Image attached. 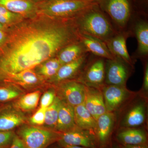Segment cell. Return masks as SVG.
<instances>
[{
    "instance_id": "obj_41",
    "label": "cell",
    "mask_w": 148,
    "mask_h": 148,
    "mask_svg": "<svg viewBox=\"0 0 148 148\" xmlns=\"http://www.w3.org/2000/svg\"><path fill=\"white\" fill-rule=\"evenodd\" d=\"M58 148V147H54V148Z\"/></svg>"
},
{
    "instance_id": "obj_19",
    "label": "cell",
    "mask_w": 148,
    "mask_h": 148,
    "mask_svg": "<svg viewBox=\"0 0 148 148\" xmlns=\"http://www.w3.org/2000/svg\"><path fill=\"white\" fill-rule=\"evenodd\" d=\"M75 122L78 128L85 130L94 131L96 121L88 110L84 104L74 107Z\"/></svg>"
},
{
    "instance_id": "obj_4",
    "label": "cell",
    "mask_w": 148,
    "mask_h": 148,
    "mask_svg": "<svg viewBox=\"0 0 148 148\" xmlns=\"http://www.w3.org/2000/svg\"><path fill=\"white\" fill-rule=\"evenodd\" d=\"M15 134L26 148H47L57 142L61 133L36 126H24L18 129Z\"/></svg>"
},
{
    "instance_id": "obj_33",
    "label": "cell",
    "mask_w": 148,
    "mask_h": 148,
    "mask_svg": "<svg viewBox=\"0 0 148 148\" xmlns=\"http://www.w3.org/2000/svg\"><path fill=\"white\" fill-rule=\"evenodd\" d=\"M9 148H26L21 140L15 134L12 143Z\"/></svg>"
},
{
    "instance_id": "obj_9",
    "label": "cell",
    "mask_w": 148,
    "mask_h": 148,
    "mask_svg": "<svg viewBox=\"0 0 148 148\" xmlns=\"http://www.w3.org/2000/svg\"><path fill=\"white\" fill-rule=\"evenodd\" d=\"M103 94L107 112L119 108L129 98L130 92L125 86L108 85L103 88Z\"/></svg>"
},
{
    "instance_id": "obj_26",
    "label": "cell",
    "mask_w": 148,
    "mask_h": 148,
    "mask_svg": "<svg viewBox=\"0 0 148 148\" xmlns=\"http://www.w3.org/2000/svg\"><path fill=\"white\" fill-rule=\"evenodd\" d=\"M40 92L39 91L27 93L18 100L17 106L22 110L29 111L35 110L39 101Z\"/></svg>"
},
{
    "instance_id": "obj_17",
    "label": "cell",
    "mask_w": 148,
    "mask_h": 148,
    "mask_svg": "<svg viewBox=\"0 0 148 148\" xmlns=\"http://www.w3.org/2000/svg\"><path fill=\"white\" fill-rule=\"evenodd\" d=\"M88 55V53H86L75 61L62 65L55 75L51 78V82L58 84L73 76L84 66Z\"/></svg>"
},
{
    "instance_id": "obj_7",
    "label": "cell",
    "mask_w": 148,
    "mask_h": 148,
    "mask_svg": "<svg viewBox=\"0 0 148 148\" xmlns=\"http://www.w3.org/2000/svg\"><path fill=\"white\" fill-rule=\"evenodd\" d=\"M127 63L120 58L107 59L105 81L108 85L125 86L129 75Z\"/></svg>"
},
{
    "instance_id": "obj_12",
    "label": "cell",
    "mask_w": 148,
    "mask_h": 148,
    "mask_svg": "<svg viewBox=\"0 0 148 148\" xmlns=\"http://www.w3.org/2000/svg\"><path fill=\"white\" fill-rule=\"evenodd\" d=\"M79 38L88 52L104 59H112L115 57L111 53L106 42L100 39L79 32Z\"/></svg>"
},
{
    "instance_id": "obj_22",
    "label": "cell",
    "mask_w": 148,
    "mask_h": 148,
    "mask_svg": "<svg viewBox=\"0 0 148 148\" xmlns=\"http://www.w3.org/2000/svg\"><path fill=\"white\" fill-rule=\"evenodd\" d=\"M145 119V107L143 103H139L132 107L125 117L123 125L133 127L143 124Z\"/></svg>"
},
{
    "instance_id": "obj_30",
    "label": "cell",
    "mask_w": 148,
    "mask_h": 148,
    "mask_svg": "<svg viewBox=\"0 0 148 148\" xmlns=\"http://www.w3.org/2000/svg\"><path fill=\"white\" fill-rule=\"evenodd\" d=\"M56 97L55 90H48L44 93L40 99V108H47L50 106L54 102Z\"/></svg>"
},
{
    "instance_id": "obj_24",
    "label": "cell",
    "mask_w": 148,
    "mask_h": 148,
    "mask_svg": "<svg viewBox=\"0 0 148 148\" xmlns=\"http://www.w3.org/2000/svg\"><path fill=\"white\" fill-rule=\"evenodd\" d=\"M135 32L138 42V52L141 56L148 53V24L145 21L138 22L135 28Z\"/></svg>"
},
{
    "instance_id": "obj_40",
    "label": "cell",
    "mask_w": 148,
    "mask_h": 148,
    "mask_svg": "<svg viewBox=\"0 0 148 148\" xmlns=\"http://www.w3.org/2000/svg\"><path fill=\"white\" fill-rule=\"evenodd\" d=\"M84 1H95V0H84Z\"/></svg>"
},
{
    "instance_id": "obj_21",
    "label": "cell",
    "mask_w": 148,
    "mask_h": 148,
    "mask_svg": "<svg viewBox=\"0 0 148 148\" xmlns=\"http://www.w3.org/2000/svg\"><path fill=\"white\" fill-rule=\"evenodd\" d=\"M123 145H145L147 141L145 132L141 129L128 128L121 131L117 136Z\"/></svg>"
},
{
    "instance_id": "obj_34",
    "label": "cell",
    "mask_w": 148,
    "mask_h": 148,
    "mask_svg": "<svg viewBox=\"0 0 148 148\" xmlns=\"http://www.w3.org/2000/svg\"><path fill=\"white\" fill-rule=\"evenodd\" d=\"M143 88L146 91L148 89V65L147 64L145 68V73H144V82H143Z\"/></svg>"
},
{
    "instance_id": "obj_27",
    "label": "cell",
    "mask_w": 148,
    "mask_h": 148,
    "mask_svg": "<svg viewBox=\"0 0 148 148\" xmlns=\"http://www.w3.org/2000/svg\"><path fill=\"white\" fill-rule=\"evenodd\" d=\"M61 66L58 58H50L41 65L39 68L38 74L51 79L55 75Z\"/></svg>"
},
{
    "instance_id": "obj_11",
    "label": "cell",
    "mask_w": 148,
    "mask_h": 148,
    "mask_svg": "<svg viewBox=\"0 0 148 148\" xmlns=\"http://www.w3.org/2000/svg\"><path fill=\"white\" fill-rule=\"evenodd\" d=\"M85 106L95 120L107 112L103 92L101 89L86 86Z\"/></svg>"
},
{
    "instance_id": "obj_39",
    "label": "cell",
    "mask_w": 148,
    "mask_h": 148,
    "mask_svg": "<svg viewBox=\"0 0 148 148\" xmlns=\"http://www.w3.org/2000/svg\"><path fill=\"white\" fill-rule=\"evenodd\" d=\"M4 25L3 24H1L0 23V30H2L3 29Z\"/></svg>"
},
{
    "instance_id": "obj_31",
    "label": "cell",
    "mask_w": 148,
    "mask_h": 148,
    "mask_svg": "<svg viewBox=\"0 0 148 148\" xmlns=\"http://www.w3.org/2000/svg\"><path fill=\"white\" fill-rule=\"evenodd\" d=\"M46 108H40L35 113L30 119V122L35 125H42L44 124L45 114Z\"/></svg>"
},
{
    "instance_id": "obj_28",
    "label": "cell",
    "mask_w": 148,
    "mask_h": 148,
    "mask_svg": "<svg viewBox=\"0 0 148 148\" xmlns=\"http://www.w3.org/2000/svg\"><path fill=\"white\" fill-rule=\"evenodd\" d=\"M20 92L13 87L0 86V102H5L16 98Z\"/></svg>"
},
{
    "instance_id": "obj_13",
    "label": "cell",
    "mask_w": 148,
    "mask_h": 148,
    "mask_svg": "<svg viewBox=\"0 0 148 148\" xmlns=\"http://www.w3.org/2000/svg\"><path fill=\"white\" fill-rule=\"evenodd\" d=\"M77 128L74 107L61 101L55 131L64 133Z\"/></svg>"
},
{
    "instance_id": "obj_23",
    "label": "cell",
    "mask_w": 148,
    "mask_h": 148,
    "mask_svg": "<svg viewBox=\"0 0 148 148\" xmlns=\"http://www.w3.org/2000/svg\"><path fill=\"white\" fill-rule=\"evenodd\" d=\"M3 81L15 82L21 85L32 86L38 83L40 78L32 69H28L8 75Z\"/></svg>"
},
{
    "instance_id": "obj_16",
    "label": "cell",
    "mask_w": 148,
    "mask_h": 148,
    "mask_svg": "<svg viewBox=\"0 0 148 148\" xmlns=\"http://www.w3.org/2000/svg\"><path fill=\"white\" fill-rule=\"evenodd\" d=\"M114 115L112 112H107L101 115L96 120V125L95 130L97 140L101 144L107 142L114 123Z\"/></svg>"
},
{
    "instance_id": "obj_10",
    "label": "cell",
    "mask_w": 148,
    "mask_h": 148,
    "mask_svg": "<svg viewBox=\"0 0 148 148\" xmlns=\"http://www.w3.org/2000/svg\"><path fill=\"white\" fill-rule=\"evenodd\" d=\"M105 8L112 19L120 27L126 25L130 15L129 0H108Z\"/></svg>"
},
{
    "instance_id": "obj_5",
    "label": "cell",
    "mask_w": 148,
    "mask_h": 148,
    "mask_svg": "<svg viewBox=\"0 0 148 148\" xmlns=\"http://www.w3.org/2000/svg\"><path fill=\"white\" fill-rule=\"evenodd\" d=\"M56 96L73 107L84 103L86 86L77 80H66L58 83Z\"/></svg>"
},
{
    "instance_id": "obj_6",
    "label": "cell",
    "mask_w": 148,
    "mask_h": 148,
    "mask_svg": "<svg viewBox=\"0 0 148 148\" xmlns=\"http://www.w3.org/2000/svg\"><path fill=\"white\" fill-rule=\"evenodd\" d=\"M97 141L96 136L91 131L77 128L61 133L57 143L62 148L66 146H76L95 148Z\"/></svg>"
},
{
    "instance_id": "obj_36",
    "label": "cell",
    "mask_w": 148,
    "mask_h": 148,
    "mask_svg": "<svg viewBox=\"0 0 148 148\" xmlns=\"http://www.w3.org/2000/svg\"><path fill=\"white\" fill-rule=\"evenodd\" d=\"M6 36L5 34L2 30H0V46L3 45L6 41Z\"/></svg>"
},
{
    "instance_id": "obj_37",
    "label": "cell",
    "mask_w": 148,
    "mask_h": 148,
    "mask_svg": "<svg viewBox=\"0 0 148 148\" xmlns=\"http://www.w3.org/2000/svg\"><path fill=\"white\" fill-rule=\"evenodd\" d=\"M11 21H10L7 18H6L4 16H3L1 14H0V23L5 25L8 24L10 23Z\"/></svg>"
},
{
    "instance_id": "obj_29",
    "label": "cell",
    "mask_w": 148,
    "mask_h": 148,
    "mask_svg": "<svg viewBox=\"0 0 148 148\" xmlns=\"http://www.w3.org/2000/svg\"><path fill=\"white\" fill-rule=\"evenodd\" d=\"M15 135L12 131H0V148H9Z\"/></svg>"
},
{
    "instance_id": "obj_18",
    "label": "cell",
    "mask_w": 148,
    "mask_h": 148,
    "mask_svg": "<svg viewBox=\"0 0 148 148\" xmlns=\"http://www.w3.org/2000/svg\"><path fill=\"white\" fill-rule=\"evenodd\" d=\"M88 53L79 40L62 48L58 53L57 58L61 65L71 63Z\"/></svg>"
},
{
    "instance_id": "obj_2",
    "label": "cell",
    "mask_w": 148,
    "mask_h": 148,
    "mask_svg": "<svg viewBox=\"0 0 148 148\" xmlns=\"http://www.w3.org/2000/svg\"><path fill=\"white\" fill-rule=\"evenodd\" d=\"M36 3L37 14L56 19L75 18L98 5L95 1L84 0H41Z\"/></svg>"
},
{
    "instance_id": "obj_35",
    "label": "cell",
    "mask_w": 148,
    "mask_h": 148,
    "mask_svg": "<svg viewBox=\"0 0 148 148\" xmlns=\"http://www.w3.org/2000/svg\"><path fill=\"white\" fill-rule=\"evenodd\" d=\"M123 148H148L146 144L145 145H124Z\"/></svg>"
},
{
    "instance_id": "obj_3",
    "label": "cell",
    "mask_w": 148,
    "mask_h": 148,
    "mask_svg": "<svg viewBox=\"0 0 148 148\" xmlns=\"http://www.w3.org/2000/svg\"><path fill=\"white\" fill-rule=\"evenodd\" d=\"M97 6L90 8L75 17V26L79 32L106 42L115 34L109 20Z\"/></svg>"
},
{
    "instance_id": "obj_25",
    "label": "cell",
    "mask_w": 148,
    "mask_h": 148,
    "mask_svg": "<svg viewBox=\"0 0 148 148\" xmlns=\"http://www.w3.org/2000/svg\"><path fill=\"white\" fill-rule=\"evenodd\" d=\"M61 102L60 98L56 96L53 103L46 110L44 124L49 129L55 131Z\"/></svg>"
},
{
    "instance_id": "obj_14",
    "label": "cell",
    "mask_w": 148,
    "mask_h": 148,
    "mask_svg": "<svg viewBox=\"0 0 148 148\" xmlns=\"http://www.w3.org/2000/svg\"><path fill=\"white\" fill-rule=\"evenodd\" d=\"M105 42L114 57L120 58L130 66L132 65L126 46V35L123 34H115Z\"/></svg>"
},
{
    "instance_id": "obj_20",
    "label": "cell",
    "mask_w": 148,
    "mask_h": 148,
    "mask_svg": "<svg viewBox=\"0 0 148 148\" xmlns=\"http://www.w3.org/2000/svg\"><path fill=\"white\" fill-rule=\"evenodd\" d=\"M25 117L16 111L4 110L0 112V131H10L23 124Z\"/></svg>"
},
{
    "instance_id": "obj_8",
    "label": "cell",
    "mask_w": 148,
    "mask_h": 148,
    "mask_svg": "<svg viewBox=\"0 0 148 148\" xmlns=\"http://www.w3.org/2000/svg\"><path fill=\"white\" fill-rule=\"evenodd\" d=\"M105 75L106 62L100 57L89 64L78 81L88 87L100 89L105 80Z\"/></svg>"
},
{
    "instance_id": "obj_38",
    "label": "cell",
    "mask_w": 148,
    "mask_h": 148,
    "mask_svg": "<svg viewBox=\"0 0 148 148\" xmlns=\"http://www.w3.org/2000/svg\"><path fill=\"white\" fill-rule=\"evenodd\" d=\"M63 148H89L85 147H80L76 146H66L64 147Z\"/></svg>"
},
{
    "instance_id": "obj_32",
    "label": "cell",
    "mask_w": 148,
    "mask_h": 148,
    "mask_svg": "<svg viewBox=\"0 0 148 148\" xmlns=\"http://www.w3.org/2000/svg\"><path fill=\"white\" fill-rule=\"evenodd\" d=\"M0 14L7 18L11 22L20 19L22 16L20 14L12 12L1 5H0Z\"/></svg>"
},
{
    "instance_id": "obj_15",
    "label": "cell",
    "mask_w": 148,
    "mask_h": 148,
    "mask_svg": "<svg viewBox=\"0 0 148 148\" xmlns=\"http://www.w3.org/2000/svg\"><path fill=\"white\" fill-rule=\"evenodd\" d=\"M0 5L21 16H32L37 14L36 5L34 0H0Z\"/></svg>"
},
{
    "instance_id": "obj_1",
    "label": "cell",
    "mask_w": 148,
    "mask_h": 148,
    "mask_svg": "<svg viewBox=\"0 0 148 148\" xmlns=\"http://www.w3.org/2000/svg\"><path fill=\"white\" fill-rule=\"evenodd\" d=\"M76 27L59 19L39 20L14 30L0 56V81L10 74L32 69L62 48L79 40Z\"/></svg>"
}]
</instances>
